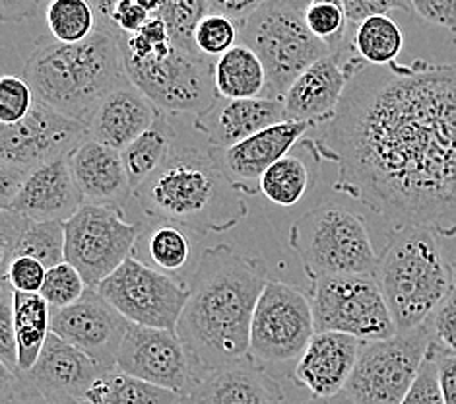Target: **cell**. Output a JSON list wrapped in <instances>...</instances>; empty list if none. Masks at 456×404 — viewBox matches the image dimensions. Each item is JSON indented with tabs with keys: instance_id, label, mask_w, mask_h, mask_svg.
<instances>
[{
	"instance_id": "cell-1",
	"label": "cell",
	"mask_w": 456,
	"mask_h": 404,
	"mask_svg": "<svg viewBox=\"0 0 456 404\" xmlns=\"http://www.w3.org/2000/svg\"><path fill=\"white\" fill-rule=\"evenodd\" d=\"M327 125L305 144L338 168L336 193L390 229L456 235V62L367 67Z\"/></svg>"
},
{
	"instance_id": "cell-2",
	"label": "cell",
	"mask_w": 456,
	"mask_h": 404,
	"mask_svg": "<svg viewBox=\"0 0 456 404\" xmlns=\"http://www.w3.org/2000/svg\"><path fill=\"white\" fill-rule=\"evenodd\" d=\"M266 282L265 260L232 245L208 247L200 255L177 323L194 379L248 356L253 315Z\"/></svg>"
},
{
	"instance_id": "cell-3",
	"label": "cell",
	"mask_w": 456,
	"mask_h": 404,
	"mask_svg": "<svg viewBox=\"0 0 456 404\" xmlns=\"http://www.w3.org/2000/svg\"><path fill=\"white\" fill-rule=\"evenodd\" d=\"M142 212L156 222L194 234H222L241 224L245 194L227 179L210 144L177 138L161 166L134 191Z\"/></svg>"
},
{
	"instance_id": "cell-4",
	"label": "cell",
	"mask_w": 456,
	"mask_h": 404,
	"mask_svg": "<svg viewBox=\"0 0 456 404\" xmlns=\"http://www.w3.org/2000/svg\"><path fill=\"white\" fill-rule=\"evenodd\" d=\"M121 37L95 29L80 43L41 39L26 61L24 78L39 102L90 127L105 97L130 84Z\"/></svg>"
},
{
	"instance_id": "cell-5",
	"label": "cell",
	"mask_w": 456,
	"mask_h": 404,
	"mask_svg": "<svg viewBox=\"0 0 456 404\" xmlns=\"http://www.w3.org/2000/svg\"><path fill=\"white\" fill-rule=\"evenodd\" d=\"M375 276L398 333L426 325L452 288L437 235L416 226L390 229Z\"/></svg>"
},
{
	"instance_id": "cell-6",
	"label": "cell",
	"mask_w": 456,
	"mask_h": 404,
	"mask_svg": "<svg viewBox=\"0 0 456 404\" xmlns=\"http://www.w3.org/2000/svg\"><path fill=\"white\" fill-rule=\"evenodd\" d=\"M289 247L307 278L375 275L379 255L362 216L336 204H321L289 229Z\"/></svg>"
},
{
	"instance_id": "cell-7",
	"label": "cell",
	"mask_w": 456,
	"mask_h": 404,
	"mask_svg": "<svg viewBox=\"0 0 456 404\" xmlns=\"http://www.w3.org/2000/svg\"><path fill=\"white\" fill-rule=\"evenodd\" d=\"M88 138V125L39 100L20 123L0 127V206L14 199L31 171L70 156Z\"/></svg>"
},
{
	"instance_id": "cell-8",
	"label": "cell",
	"mask_w": 456,
	"mask_h": 404,
	"mask_svg": "<svg viewBox=\"0 0 456 404\" xmlns=\"http://www.w3.org/2000/svg\"><path fill=\"white\" fill-rule=\"evenodd\" d=\"M239 39L263 61L268 74V95L281 100L293 80L311 64L332 53L311 34L303 10L268 0L239 26Z\"/></svg>"
},
{
	"instance_id": "cell-9",
	"label": "cell",
	"mask_w": 456,
	"mask_h": 404,
	"mask_svg": "<svg viewBox=\"0 0 456 404\" xmlns=\"http://www.w3.org/2000/svg\"><path fill=\"white\" fill-rule=\"evenodd\" d=\"M309 300L317 333H344L363 342L385 341L398 333L375 275L313 280Z\"/></svg>"
},
{
	"instance_id": "cell-10",
	"label": "cell",
	"mask_w": 456,
	"mask_h": 404,
	"mask_svg": "<svg viewBox=\"0 0 456 404\" xmlns=\"http://www.w3.org/2000/svg\"><path fill=\"white\" fill-rule=\"evenodd\" d=\"M128 80L166 113L199 117L220 100L216 90V59L173 47L166 57H125Z\"/></svg>"
},
{
	"instance_id": "cell-11",
	"label": "cell",
	"mask_w": 456,
	"mask_h": 404,
	"mask_svg": "<svg viewBox=\"0 0 456 404\" xmlns=\"http://www.w3.org/2000/svg\"><path fill=\"white\" fill-rule=\"evenodd\" d=\"M431 342L429 321L414 331L365 342L344 391L357 404H400L418 379Z\"/></svg>"
},
{
	"instance_id": "cell-12",
	"label": "cell",
	"mask_w": 456,
	"mask_h": 404,
	"mask_svg": "<svg viewBox=\"0 0 456 404\" xmlns=\"http://www.w3.org/2000/svg\"><path fill=\"white\" fill-rule=\"evenodd\" d=\"M67 260L78 268L88 288H97L134 255L142 224H130L118 206L84 204L69 222Z\"/></svg>"
},
{
	"instance_id": "cell-13",
	"label": "cell",
	"mask_w": 456,
	"mask_h": 404,
	"mask_svg": "<svg viewBox=\"0 0 456 404\" xmlns=\"http://www.w3.org/2000/svg\"><path fill=\"white\" fill-rule=\"evenodd\" d=\"M128 323L177 331L189 300V284L130 255L95 288Z\"/></svg>"
},
{
	"instance_id": "cell-14",
	"label": "cell",
	"mask_w": 456,
	"mask_h": 404,
	"mask_svg": "<svg viewBox=\"0 0 456 404\" xmlns=\"http://www.w3.org/2000/svg\"><path fill=\"white\" fill-rule=\"evenodd\" d=\"M314 333L309 296L281 280H268L255 308L248 356L263 366L293 362Z\"/></svg>"
},
{
	"instance_id": "cell-15",
	"label": "cell",
	"mask_w": 456,
	"mask_h": 404,
	"mask_svg": "<svg viewBox=\"0 0 456 404\" xmlns=\"http://www.w3.org/2000/svg\"><path fill=\"white\" fill-rule=\"evenodd\" d=\"M369 64L362 61L347 45L329 53L301 72L281 97L288 121L309 123L319 127L329 123L338 113L347 84Z\"/></svg>"
},
{
	"instance_id": "cell-16",
	"label": "cell",
	"mask_w": 456,
	"mask_h": 404,
	"mask_svg": "<svg viewBox=\"0 0 456 404\" xmlns=\"http://www.w3.org/2000/svg\"><path fill=\"white\" fill-rule=\"evenodd\" d=\"M117 369L189 397L192 366L177 331L130 323L117 354Z\"/></svg>"
},
{
	"instance_id": "cell-17",
	"label": "cell",
	"mask_w": 456,
	"mask_h": 404,
	"mask_svg": "<svg viewBox=\"0 0 456 404\" xmlns=\"http://www.w3.org/2000/svg\"><path fill=\"white\" fill-rule=\"evenodd\" d=\"M128 321L95 288L62 309H51V333L90 354L105 369L117 367V354Z\"/></svg>"
},
{
	"instance_id": "cell-18",
	"label": "cell",
	"mask_w": 456,
	"mask_h": 404,
	"mask_svg": "<svg viewBox=\"0 0 456 404\" xmlns=\"http://www.w3.org/2000/svg\"><path fill=\"white\" fill-rule=\"evenodd\" d=\"M311 128L309 123L281 121L245 138L232 148H212L218 166L245 196L260 193V177L278 160L301 142Z\"/></svg>"
},
{
	"instance_id": "cell-19",
	"label": "cell",
	"mask_w": 456,
	"mask_h": 404,
	"mask_svg": "<svg viewBox=\"0 0 456 404\" xmlns=\"http://www.w3.org/2000/svg\"><path fill=\"white\" fill-rule=\"evenodd\" d=\"M105 371L110 369L90 354L51 333L36 366L24 375L47 399L84 404L86 392Z\"/></svg>"
},
{
	"instance_id": "cell-20",
	"label": "cell",
	"mask_w": 456,
	"mask_h": 404,
	"mask_svg": "<svg viewBox=\"0 0 456 404\" xmlns=\"http://www.w3.org/2000/svg\"><path fill=\"white\" fill-rule=\"evenodd\" d=\"M363 344V341L352 334L334 331L314 333L289 379L307 389L313 397L338 395L352 377Z\"/></svg>"
},
{
	"instance_id": "cell-21",
	"label": "cell",
	"mask_w": 456,
	"mask_h": 404,
	"mask_svg": "<svg viewBox=\"0 0 456 404\" xmlns=\"http://www.w3.org/2000/svg\"><path fill=\"white\" fill-rule=\"evenodd\" d=\"M84 206L70 156L57 158L31 171L4 209L37 222H69Z\"/></svg>"
},
{
	"instance_id": "cell-22",
	"label": "cell",
	"mask_w": 456,
	"mask_h": 404,
	"mask_svg": "<svg viewBox=\"0 0 456 404\" xmlns=\"http://www.w3.org/2000/svg\"><path fill=\"white\" fill-rule=\"evenodd\" d=\"M189 397L194 404H286L284 391L251 356L206 371Z\"/></svg>"
},
{
	"instance_id": "cell-23",
	"label": "cell",
	"mask_w": 456,
	"mask_h": 404,
	"mask_svg": "<svg viewBox=\"0 0 456 404\" xmlns=\"http://www.w3.org/2000/svg\"><path fill=\"white\" fill-rule=\"evenodd\" d=\"M286 119V109L278 97H251V100H220L208 111L194 117V128L206 136V144L232 148L260 130Z\"/></svg>"
},
{
	"instance_id": "cell-24",
	"label": "cell",
	"mask_w": 456,
	"mask_h": 404,
	"mask_svg": "<svg viewBox=\"0 0 456 404\" xmlns=\"http://www.w3.org/2000/svg\"><path fill=\"white\" fill-rule=\"evenodd\" d=\"M74 179L84 204L117 206L133 194L121 152L88 138L70 154Z\"/></svg>"
},
{
	"instance_id": "cell-25",
	"label": "cell",
	"mask_w": 456,
	"mask_h": 404,
	"mask_svg": "<svg viewBox=\"0 0 456 404\" xmlns=\"http://www.w3.org/2000/svg\"><path fill=\"white\" fill-rule=\"evenodd\" d=\"M159 109L130 82L105 97L90 123V138L123 152L154 125Z\"/></svg>"
},
{
	"instance_id": "cell-26",
	"label": "cell",
	"mask_w": 456,
	"mask_h": 404,
	"mask_svg": "<svg viewBox=\"0 0 456 404\" xmlns=\"http://www.w3.org/2000/svg\"><path fill=\"white\" fill-rule=\"evenodd\" d=\"M34 257L47 268L67 260L64 222H37L8 209L0 212V267L3 275L10 260Z\"/></svg>"
},
{
	"instance_id": "cell-27",
	"label": "cell",
	"mask_w": 456,
	"mask_h": 404,
	"mask_svg": "<svg viewBox=\"0 0 456 404\" xmlns=\"http://www.w3.org/2000/svg\"><path fill=\"white\" fill-rule=\"evenodd\" d=\"M214 80L222 100H251L263 97L268 90L265 64L245 43H237L220 59H216Z\"/></svg>"
},
{
	"instance_id": "cell-28",
	"label": "cell",
	"mask_w": 456,
	"mask_h": 404,
	"mask_svg": "<svg viewBox=\"0 0 456 404\" xmlns=\"http://www.w3.org/2000/svg\"><path fill=\"white\" fill-rule=\"evenodd\" d=\"M14 329L20 374L36 366L51 334V305L41 293L14 292Z\"/></svg>"
},
{
	"instance_id": "cell-29",
	"label": "cell",
	"mask_w": 456,
	"mask_h": 404,
	"mask_svg": "<svg viewBox=\"0 0 456 404\" xmlns=\"http://www.w3.org/2000/svg\"><path fill=\"white\" fill-rule=\"evenodd\" d=\"M346 41L369 67H388L404 49V31L388 14H373L350 28Z\"/></svg>"
},
{
	"instance_id": "cell-30",
	"label": "cell",
	"mask_w": 456,
	"mask_h": 404,
	"mask_svg": "<svg viewBox=\"0 0 456 404\" xmlns=\"http://www.w3.org/2000/svg\"><path fill=\"white\" fill-rule=\"evenodd\" d=\"M177 140L175 128L169 121V113L161 111L156 117L154 125H151L144 135H140L133 144L126 146L121 156L125 161V169L128 173L130 187L134 191L142 185L151 173H154L161 161L169 154L173 142Z\"/></svg>"
},
{
	"instance_id": "cell-31",
	"label": "cell",
	"mask_w": 456,
	"mask_h": 404,
	"mask_svg": "<svg viewBox=\"0 0 456 404\" xmlns=\"http://www.w3.org/2000/svg\"><path fill=\"white\" fill-rule=\"evenodd\" d=\"M183 399L175 391L151 385L115 367L90 387L84 404H179Z\"/></svg>"
},
{
	"instance_id": "cell-32",
	"label": "cell",
	"mask_w": 456,
	"mask_h": 404,
	"mask_svg": "<svg viewBox=\"0 0 456 404\" xmlns=\"http://www.w3.org/2000/svg\"><path fill=\"white\" fill-rule=\"evenodd\" d=\"M311 169L299 156L286 154L260 177V194L276 206H296L311 189Z\"/></svg>"
},
{
	"instance_id": "cell-33",
	"label": "cell",
	"mask_w": 456,
	"mask_h": 404,
	"mask_svg": "<svg viewBox=\"0 0 456 404\" xmlns=\"http://www.w3.org/2000/svg\"><path fill=\"white\" fill-rule=\"evenodd\" d=\"M45 26L53 39L80 43L97 29V14L90 0H47Z\"/></svg>"
},
{
	"instance_id": "cell-34",
	"label": "cell",
	"mask_w": 456,
	"mask_h": 404,
	"mask_svg": "<svg viewBox=\"0 0 456 404\" xmlns=\"http://www.w3.org/2000/svg\"><path fill=\"white\" fill-rule=\"evenodd\" d=\"M142 235L146 237L144 247L154 268L171 275V272H177L189 263L192 242L184 227L159 222V226L150 227L148 234L142 232Z\"/></svg>"
},
{
	"instance_id": "cell-35",
	"label": "cell",
	"mask_w": 456,
	"mask_h": 404,
	"mask_svg": "<svg viewBox=\"0 0 456 404\" xmlns=\"http://www.w3.org/2000/svg\"><path fill=\"white\" fill-rule=\"evenodd\" d=\"M208 12L210 8L206 0H161L156 16L166 21L173 45L189 53H200L194 43V31Z\"/></svg>"
},
{
	"instance_id": "cell-36",
	"label": "cell",
	"mask_w": 456,
	"mask_h": 404,
	"mask_svg": "<svg viewBox=\"0 0 456 404\" xmlns=\"http://www.w3.org/2000/svg\"><path fill=\"white\" fill-rule=\"evenodd\" d=\"M307 28L314 37H319L330 51H338L350 31V20L344 0H311L303 10Z\"/></svg>"
},
{
	"instance_id": "cell-37",
	"label": "cell",
	"mask_w": 456,
	"mask_h": 404,
	"mask_svg": "<svg viewBox=\"0 0 456 404\" xmlns=\"http://www.w3.org/2000/svg\"><path fill=\"white\" fill-rule=\"evenodd\" d=\"M86 290H88V284L78 268L72 267L69 260H62V263L47 268V276L39 293L47 300L51 309H62L78 301Z\"/></svg>"
},
{
	"instance_id": "cell-38",
	"label": "cell",
	"mask_w": 456,
	"mask_h": 404,
	"mask_svg": "<svg viewBox=\"0 0 456 404\" xmlns=\"http://www.w3.org/2000/svg\"><path fill=\"white\" fill-rule=\"evenodd\" d=\"M239 26L232 18L220 12H208L194 31V43L197 49L210 59H220L224 53L237 45Z\"/></svg>"
},
{
	"instance_id": "cell-39",
	"label": "cell",
	"mask_w": 456,
	"mask_h": 404,
	"mask_svg": "<svg viewBox=\"0 0 456 404\" xmlns=\"http://www.w3.org/2000/svg\"><path fill=\"white\" fill-rule=\"evenodd\" d=\"M37 97L24 76L6 74L0 80V125H14L29 115Z\"/></svg>"
},
{
	"instance_id": "cell-40",
	"label": "cell",
	"mask_w": 456,
	"mask_h": 404,
	"mask_svg": "<svg viewBox=\"0 0 456 404\" xmlns=\"http://www.w3.org/2000/svg\"><path fill=\"white\" fill-rule=\"evenodd\" d=\"M0 362L14 374H20L14 329V290L6 280L0 284Z\"/></svg>"
},
{
	"instance_id": "cell-41",
	"label": "cell",
	"mask_w": 456,
	"mask_h": 404,
	"mask_svg": "<svg viewBox=\"0 0 456 404\" xmlns=\"http://www.w3.org/2000/svg\"><path fill=\"white\" fill-rule=\"evenodd\" d=\"M47 276V267L34 257H16L10 260L3 280H6L14 292L39 293Z\"/></svg>"
},
{
	"instance_id": "cell-42",
	"label": "cell",
	"mask_w": 456,
	"mask_h": 404,
	"mask_svg": "<svg viewBox=\"0 0 456 404\" xmlns=\"http://www.w3.org/2000/svg\"><path fill=\"white\" fill-rule=\"evenodd\" d=\"M3 369V383H0V404H76L47 399L29 383L24 374H14L6 366Z\"/></svg>"
},
{
	"instance_id": "cell-43",
	"label": "cell",
	"mask_w": 456,
	"mask_h": 404,
	"mask_svg": "<svg viewBox=\"0 0 456 404\" xmlns=\"http://www.w3.org/2000/svg\"><path fill=\"white\" fill-rule=\"evenodd\" d=\"M400 404H444L443 392L439 387V377H437V364L436 356L429 346V352L423 359V366L419 369V375L414 381V385L408 391Z\"/></svg>"
},
{
	"instance_id": "cell-44",
	"label": "cell",
	"mask_w": 456,
	"mask_h": 404,
	"mask_svg": "<svg viewBox=\"0 0 456 404\" xmlns=\"http://www.w3.org/2000/svg\"><path fill=\"white\" fill-rule=\"evenodd\" d=\"M433 342L443 346L444 350L456 352V286L444 296L436 313L429 319Z\"/></svg>"
},
{
	"instance_id": "cell-45",
	"label": "cell",
	"mask_w": 456,
	"mask_h": 404,
	"mask_svg": "<svg viewBox=\"0 0 456 404\" xmlns=\"http://www.w3.org/2000/svg\"><path fill=\"white\" fill-rule=\"evenodd\" d=\"M410 4L423 21L456 36V0H410Z\"/></svg>"
},
{
	"instance_id": "cell-46",
	"label": "cell",
	"mask_w": 456,
	"mask_h": 404,
	"mask_svg": "<svg viewBox=\"0 0 456 404\" xmlns=\"http://www.w3.org/2000/svg\"><path fill=\"white\" fill-rule=\"evenodd\" d=\"M344 6L347 20H350V28L357 26L362 20L373 14H388L393 10L410 12L411 10L410 0H344Z\"/></svg>"
},
{
	"instance_id": "cell-47",
	"label": "cell",
	"mask_w": 456,
	"mask_h": 404,
	"mask_svg": "<svg viewBox=\"0 0 456 404\" xmlns=\"http://www.w3.org/2000/svg\"><path fill=\"white\" fill-rule=\"evenodd\" d=\"M431 350L436 356L439 387L444 404H456V352L444 350L437 342H431Z\"/></svg>"
},
{
	"instance_id": "cell-48",
	"label": "cell",
	"mask_w": 456,
	"mask_h": 404,
	"mask_svg": "<svg viewBox=\"0 0 456 404\" xmlns=\"http://www.w3.org/2000/svg\"><path fill=\"white\" fill-rule=\"evenodd\" d=\"M148 20L150 14L138 6L136 0H123L113 12V26L117 28V31H121L123 36L136 34Z\"/></svg>"
},
{
	"instance_id": "cell-49",
	"label": "cell",
	"mask_w": 456,
	"mask_h": 404,
	"mask_svg": "<svg viewBox=\"0 0 456 404\" xmlns=\"http://www.w3.org/2000/svg\"><path fill=\"white\" fill-rule=\"evenodd\" d=\"M210 12H220L232 18L237 26L251 18L258 8H263L268 0H206Z\"/></svg>"
},
{
	"instance_id": "cell-50",
	"label": "cell",
	"mask_w": 456,
	"mask_h": 404,
	"mask_svg": "<svg viewBox=\"0 0 456 404\" xmlns=\"http://www.w3.org/2000/svg\"><path fill=\"white\" fill-rule=\"evenodd\" d=\"M39 0H0V16L10 24L29 20L36 14Z\"/></svg>"
},
{
	"instance_id": "cell-51",
	"label": "cell",
	"mask_w": 456,
	"mask_h": 404,
	"mask_svg": "<svg viewBox=\"0 0 456 404\" xmlns=\"http://www.w3.org/2000/svg\"><path fill=\"white\" fill-rule=\"evenodd\" d=\"M121 3L123 0H90V4L94 6L97 14V29L110 31V34L115 36H123L121 31H117V28L113 26V12Z\"/></svg>"
},
{
	"instance_id": "cell-52",
	"label": "cell",
	"mask_w": 456,
	"mask_h": 404,
	"mask_svg": "<svg viewBox=\"0 0 456 404\" xmlns=\"http://www.w3.org/2000/svg\"><path fill=\"white\" fill-rule=\"evenodd\" d=\"M301 404H357V402L347 395L346 391H342L338 395H332V397H311L309 400Z\"/></svg>"
},
{
	"instance_id": "cell-53",
	"label": "cell",
	"mask_w": 456,
	"mask_h": 404,
	"mask_svg": "<svg viewBox=\"0 0 456 404\" xmlns=\"http://www.w3.org/2000/svg\"><path fill=\"white\" fill-rule=\"evenodd\" d=\"M138 6L146 10L150 16H156L161 8V0H136Z\"/></svg>"
},
{
	"instance_id": "cell-54",
	"label": "cell",
	"mask_w": 456,
	"mask_h": 404,
	"mask_svg": "<svg viewBox=\"0 0 456 404\" xmlns=\"http://www.w3.org/2000/svg\"><path fill=\"white\" fill-rule=\"evenodd\" d=\"M276 3L289 6V8H296V10H305V6L311 3V0H276Z\"/></svg>"
},
{
	"instance_id": "cell-55",
	"label": "cell",
	"mask_w": 456,
	"mask_h": 404,
	"mask_svg": "<svg viewBox=\"0 0 456 404\" xmlns=\"http://www.w3.org/2000/svg\"><path fill=\"white\" fill-rule=\"evenodd\" d=\"M451 272H452V286H456V263L451 267Z\"/></svg>"
},
{
	"instance_id": "cell-56",
	"label": "cell",
	"mask_w": 456,
	"mask_h": 404,
	"mask_svg": "<svg viewBox=\"0 0 456 404\" xmlns=\"http://www.w3.org/2000/svg\"><path fill=\"white\" fill-rule=\"evenodd\" d=\"M179 404H194V400H192L191 397H184V399H183Z\"/></svg>"
},
{
	"instance_id": "cell-57",
	"label": "cell",
	"mask_w": 456,
	"mask_h": 404,
	"mask_svg": "<svg viewBox=\"0 0 456 404\" xmlns=\"http://www.w3.org/2000/svg\"><path fill=\"white\" fill-rule=\"evenodd\" d=\"M39 3H43V0H39Z\"/></svg>"
}]
</instances>
